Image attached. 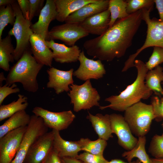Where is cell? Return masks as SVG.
Masks as SVG:
<instances>
[{
    "mask_svg": "<svg viewBox=\"0 0 163 163\" xmlns=\"http://www.w3.org/2000/svg\"><path fill=\"white\" fill-rule=\"evenodd\" d=\"M78 141L82 151L96 155H103L104 151L107 145L106 140L99 138L92 141L88 138H81Z\"/></svg>",
    "mask_w": 163,
    "mask_h": 163,
    "instance_id": "30",
    "label": "cell"
},
{
    "mask_svg": "<svg viewBox=\"0 0 163 163\" xmlns=\"http://www.w3.org/2000/svg\"><path fill=\"white\" fill-rule=\"evenodd\" d=\"M145 85L151 91L163 95L161 83L163 81V68L160 66L149 70L145 76Z\"/></svg>",
    "mask_w": 163,
    "mask_h": 163,
    "instance_id": "28",
    "label": "cell"
},
{
    "mask_svg": "<svg viewBox=\"0 0 163 163\" xmlns=\"http://www.w3.org/2000/svg\"><path fill=\"white\" fill-rule=\"evenodd\" d=\"M17 2L24 17L29 20L30 5L29 0H18Z\"/></svg>",
    "mask_w": 163,
    "mask_h": 163,
    "instance_id": "39",
    "label": "cell"
},
{
    "mask_svg": "<svg viewBox=\"0 0 163 163\" xmlns=\"http://www.w3.org/2000/svg\"><path fill=\"white\" fill-rule=\"evenodd\" d=\"M152 163H163V158H151Z\"/></svg>",
    "mask_w": 163,
    "mask_h": 163,
    "instance_id": "46",
    "label": "cell"
},
{
    "mask_svg": "<svg viewBox=\"0 0 163 163\" xmlns=\"http://www.w3.org/2000/svg\"><path fill=\"white\" fill-rule=\"evenodd\" d=\"M78 61L80 66L73 72V75L79 79L84 81L90 79H98L102 78L106 74V71L101 61L88 58L83 50L80 53Z\"/></svg>",
    "mask_w": 163,
    "mask_h": 163,
    "instance_id": "13",
    "label": "cell"
},
{
    "mask_svg": "<svg viewBox=\"0 0 163 163\" xmlns=\"http://www.w3.org/2000/svg\"><path fill=\"white\" fill-rule=\"evenodd\" d=\"M42 163H62V162L58 152L53 147Z\"/></svg>",
    "mask_w": 163,
    "mask_h": 163,
    "instance_id": "40",
    "label": "cell"
},
{
    "mask_svg": "<svg viewBox=\"0 0 163 163\" xmlns=\"http://www.w3.org/2000/svg\"><path fill=\"white\" fill-rule=\"evenodd\" d=\"M101 0H54L57 15L56 20L65 21L68 17L85 5L99 2Z\"/></svg>",
    "mask_w": 163,
    "mask_h": 163,
    "instance_id": "21",
    "label": "cell"
},
{
    "mask_svg": "<svg viewBox=\"0 0 163 163\" xmlns=\"http://www.w3.org/2000/svg\"><path fill=\"white\" fill-rule=\"evenodd\" d=\"M162 135H163V134H162Z\"/></svg>",
    "mask_w": 163,
    "mask_h": 163,
    "instance_id": "49",
    "label": "cell"
},
{
    "mask_svg": "<svg viewBox=\"0 0 163 163\" xmlns=\"http://www.w3.org/2000/svg\"><path fill=\"white\" fill-rule=\"evenodd\" d=\"M156 119L162 117L163 116V97L160 99L157 97H153L152 100V104Z\"/></svg>",
    "mask_w": 163,
    "mask_h": 163,
    "instance_id": "38",
    "label": "cell"
},
{
    "mask_svg": "<svg viewBox=\"0 0 163 163\" xmlns=\"http://www.w3.org/2000/svg\"><path fill=\"white\" fill-rule=\"evenodd\" d=\"M48 129L42 118L31 116L19 149L11 163H23L30 147L39 137L47 132Z\"/></svg>",
    "mask_w": 163,
    "mask_h": 163,
    "instance_id": "8",
    "label": "cell"
},
{
    "mask_svg": "<svg viewBox=\"0 0 163 163\" xmlns=\"http://www.w3.org/2000/svg\"><path fill=\"white\" fill-rule=\"evenodd\" d=\"M57 15L54 0H46L40 12L38 21L31 26L33 33L45 41L48 40L49 25L52 21L56 19Z\"/></svg>",
    "mask_w": 163,
    "mask_h": 163,
    "instance_id": "15",
    "label": "cell"
},
{
    "mask_svg": "<svg viewBox=\"0 0 163 163\" xmlns=\"http://www.w3.org/2000/svg\"><path fill=\"white\" fill-rule=\"evenodd\" d=\"M110 13L108 9L92 16L80 24L88 34L100 36L109 28Z\"/></svg>",
    "mask_w": 163,
    "mask_h": 163,
    "instance_id": "18",
    "label": "cell"
},
{
    "mask_svg": "<svg viewBox=\"0 0 163 163\" xmlns=\"http://www.w3.org/2000/svg\"><path fill=\"white\" fill-rule=\"evenodd\" d=\"M124 117L133 134L138 137L149 131L152 120L156 119L152 105L139 101L126 109Z\"/></svg>",
    "mask_w": 163,
    "mask_h": 163,
    "instance_id": "4",
    "label": "cell"
},
{
    "mask_svg": "<svg viewBox=\"0 0 163 163\" xmlns=\"http://www.w3.org/2000/svg\"><path fill=\"white\" fill-rule=\"evenodd\" d=\"M137 74L135 80L118 95H112L106 98L105 101L110 104L99 107L101 110L110 108L119 111H124L132 105L140 101L141 99H147L151 96L152 91L145 84L146 74L149 71L145 64L142 61L136 59L134 62Z\"/></svg>",
    "mask_w": 163,
    "mask_h": 163,
    "instance_id": "2",
    "label": "cell"
},
{
    "mask_svg": "<svg viewBox=\"0 0 163 163\" xmlns=\"http://www.w3.org/2000/svg\"><path fill=\"white\" fill-rule=\"evenodd\" d=\"M15 20V13L12 5L0 6V40L5 27L8 24L13 26Z\"/></svg>",
    "mask_w": 163,
    "mask_h": 163,
    "instance_id": "31",
    "label": "cell"
},
{
    "mask_svg": "<svg viewBox=\"0 0 163 163\" xmlns=\"http://www.w3.org/2000/svg\"><path fill=\"white\" fill-rule=\"evenodd\" d=\"M136 163H141V162L138 159L136 160Z\"/></svg>",
    "mask_w": 163,
    "mask_h": 163,
    "instance_id": "47",
    "label": "cell"
},
{
    "mask_svg": "<svg viewBox=\"0 0 163 163\" xmlns=\"http://www.w3.org/2000/svg\"><path fill=\"white\" fill-rule=\"evenodd\" d=\"M148 151L155 158H163V135H155L152 137Z\"/></svg>",
    "mask_w": 163,
    "mask_h": 163,
    "instance_id": "33",
    "label": "cell"
},
{
    "mask_svg": "<svg viewBox=\"0 0 163 163\" xmlns=\"http://www.w3.org/2000/svg\"><path fill=\"white\" fill-rule=\"evenodd\" d=\"M48 47L53 50V59L61 63L75 62L78 61L81 50L76 45L68 47L64 44L56 43L54 40L46 41Z\"/></svg>",
    "mask_w": 163,
    "mask_h": 163,
    "instance_id": "17",
    "label": "cell"
},
{
    "mask_svg": "<svg viewBox=\"0 0 163 163\" xmlns=\"http://www.w3.org/2000/svg\"><path fill=\"white\" fill-rule=\"evenodd\" d=\"M89 34L80 24L66 23L52 28L49 31L48 40H59L72 46L75 45L78 40Z\"/></svg>",
    "mask_w": 163,
    "mask_h": 163,
    "instance_id": "9",
    "label": "cell"
},
{
    "mask_svg": "<svg viewBox=\"0 0 163 163\" xmlns=\"http://www.w3.org/2000/svg\"><path fill=\"white\" fill-rule=\"evenodd\" d=\"M12 5L15 13L16 20L8 34L14 36L16 39L14 57V60L17 61L26 51L30 49L29 40L33 33L30 27L32 24L31 21L24 17L17 0Z\"/></svg>",
    "mask_w": 163,
    "mask_h": 163,
    "instance_id": "6",
    "label": "cell"
},
{
    "mask_svg": "<svg viewBox=\"0 0 163 163\" xmlns=\"http://www.w3.org/2000/svg\"><path fill=\"white\" fill-rule=\"evenodd\" d=\"M162 117L163 118V116ZM162 126H163V123L162 124Z\"/></svg>",
    "mask_w": 163,
    "mask_h": 163,
    "instance_id": "48",
    "label": "cell"
},
{
    "mask_svg": "<svg viewBox=\"0 0 163 163\" xmlns=\"http://www.w3.org/2000/svg\"><path fill=\"white\" fill-rule=\"evenodd\" d=\"M32 54L30 49L27 50L11 68L6 78V85L10 86L20 82L26 91L34 93L38 91L37 77L44 65L38 62Z\"/></svg>",
    "mask_w": 163,
    "mask_h": 163,
    "instance_id": "3",
    "label": "cell"
},
{
    "mask_svg": "<svg viewBox=\"0 0 163 163\" xmlns=\"http://www.w3.org/2000/svg\"><path fill=\"white\" fill-rule=\"evenodd\" d=\"M146 139L145 136L138 137V141L135 146L131 150L124 152L122 157L128 162L132 161L134 158H137L142 163H152L151 158L147 153L145 149Z\"/></svg>",
    "mask_w": 163,
    "mask_h": 163,
    "instance_id": "26",
    "label": "cell"
},
{
    "mask_svg": "<svg viewBox=\"0 0 163 163\" xmlns=\"http://www.w3.org/2000/svg\"><path fill=\"white\" fill-rule=\"evenodd\" d=\"M110 116L112 133L117 135L118 144L127 151L131 150L137 143L138 139L133 135L123 116L116 113Z\"/></svg>",
    "mask_w": 163,
    "mask_h": 163,
    "instance_id": "12",
    "label": "cell"
},
{
    "mask_svg": "<svg viewBox=\"0 0 163 163\" xmlns=\"http://www.w3.org/2000/svg\"><path fill=\"white\" fill-rule=\"evenodd\" d=\"M14 50L11 36L8 34L0 40V68L5 71H9V62H14Z\"/></svg>",
    "mask_w": 163,
    "mask_h": 163,
    "instance_id": "25",
    "label": "cell"
},
{
    "mask_svg": "<svg viewBox=\"0 0 163 163\" xmlns=\"http://www.w3.org/2000/svg\"><path fill=\"white\" fill-rule=\"evenodd\" d=\"M46 71L49 78V81L46 84L47 88L54 89L58 94L64 91H70L69 86L74 82L72 78L73 69L65 71L52 67Z\"/></svg>",
    "mask_w": 163,
    "mask_h": 163,
    "instance_id": "16",
    "label": "cell"
},
{
    "mask_svg": "<svg viewBox=\"0 0 163 163\" xmlns=\"http://www.w3.org/2000/svg\"><path fill=\"white\" fill-rule=\"evenodd\" d=\"M70 88L71 89L68 94L75 112L89 109L94 106H100L98 102L100 96L96 89L93 87L90 80L81 85L73 84Z\"/></svg>",
    "mask_w": 163,
    "mask_h": 163,
    "instance_id": "7",
    "label": "cell"
},
{
    "mask_svg": "<svg viewBox=\"0 0 163 163\" xmlns=\"http://www.w3.org/2000/svg\"><path fill=\"white\" fill-rule=\"evenodd\" d=\"M16 0H0V6H7L12 5Z\"/></svg>",
    "mask_w": 163,
    "mask_h": 163,
    "instance_id": "43",
    "label": "cell"
},
{
    "mask_svg": "<svg viewBox=\"0 0 163 163\" xmlns=\"http://www.w3.org/2000/svg\"><path fill=\"white\" fill-rule=\"evenodd\" d=\"M142 20L147 26L145 40L143 45L137 50L136 52L131 55L125 62L123 70L126 72L131 67H134V62L137 56L145 49L150 47L159 46L163 48V21L153 18L151 19V10L143 9Z\"/></svg>",
    "mask_w": 163,
    "mask_h": 163,
    "instance_id": "5",
    "label": "cell"
},
{
    "mask_svg": "<svg viewBox=\"0 0 163 163\" xmlns=\"http://www.w3.org/2000/svg\"><path fill=\"white\" fill-rule=\"evenodd\" d=\"M109 0H101L97 3L85 5L70 15L65 23L80 24L87 18L108 8Z\"/></svg>",
    "mask_w": 163,
    "mask_h": 163,
    "instance_id": "20",
    "label": "cell"
},
{
    "mask_svg": "<svg viewBox=\"0 0 163 163\" xmlns=\"http://www.w3.org/2000/svg\"><path fill=\"white\" fill-rule=\"evenodd\" d=\"M86 118L91 123L98 138L107 141L113 137L110 115L98 113L94 115L88 112Z\"/></svg>",
    "mask_w": 163,
    "mask_h": 163,
    "instance_id": "23",
    "label": "cell"
},
{
    "mask_svg": "<svg viewBox=\"0 0 163 163\" xmlns=\"http://www.w3.org/2000/svg\"><path fill=\"white\" fill-rule=\"evenodd\" d=\"M142 20V9L118 19L103 34L85 42L87 54L101 61L110 62L125 54Z\"/></svg>",
    "mask_w": 163,
    "mask_h": 163,
    "instance_id": "1",
    "label": "cell"
},
{
    "mask_svg": "<svg viewBox=\"0 0 163 163\" xmlns=\"http://www.w3.org/2000/svg\"><path fill=\"white\" fill-rule=\"evenodd\" d=\"M159 15V20L163 21V0H154Z\"/></svg>",
    "mask_w": 163,
    "mask_h": 163,
    "instance_id": "41",
    "label": "cell"
},
{
    "mask_svg": "<svg viewBox=\"0 0 163 163\" xmlns=\"http://www.w3.org/2000/svg\"><path fill=\"white\" fill-rule=\"evenodd\" d=\"M27 126L11 131L0 138V163H11L20 145Z\"/></svg>",
    "mask_w": 163,
    "mask_h": 163,
    "instance_id": "11",
    "label": "cell"
},
{
    "mask_svg": "<svg viewBox=\"0 0 163 163\" xmlns=\"http://www.w3.org/2000/svg\"><path fill=\"white\" fill-rule=\"evenodd\" d=\"M163 63V48L159 46L153 47V52L148 61L145 63L149 70L153 69Z\"/></svg>",
    "mask_w": 163,
    "mask_h": 163,
    "instance_id": "34",
    "label": "cell"
},
{
    "mask_svg": "<svg viewBox=\"0 0 163 163\" xmlns=\"http://www.w3.org/2000/svg\"><path fill=\"white\" fill-rule=\"evenodd\" d=\"M17 87V85L15 83L13 84L11 86L5 84L0 86V105H2L5 99L8 95L20 92L19 88Z\"/></svg>",
    "mask_w": 163,
    "mask_h": 163,
    "instance_id": "37",
    "label": "cell"
},
{
    "mask_svg": "<svg viewBox=\"0 0 163 163\" xmlns=\"http://www.w3.org/2000/svg\"><path fill=\"white\" fill-rule=\"evenodd\" d=\"M107 163H136V161H134L130 162H126L120 159H115L108 161Z\"/></svg>",
    "mask_w": 163,
    "mask_h": 163,
    "instance_id": "44",
    "label": "cell"
},
{
    "mask_svg": "<svg viewBox=\"0 0 163 163\" xmlns=\"http://www.w3.org/2000/svg\"><path fill=\"white\" fill-rule=\"evenodd\" d=\"M76 158L83 163H107L108 161L103 155L93 154L86 152L78 155Z\"/></svg>",
    "mask_w": 163,
    "mask_h": 163,
    "instance_id": "35",
    "label": "cell"
},
{
    "mask_svg": "<svg viewBox=\"0 0 163 163\" xmlns=\"http://www.w3.org/2000/svg\"><path fill=\"white\" fill-rule=\"evenodd\" d=\"M18 98L6 105L0 106V121L10 117L16 113L25 110L28 106L27 97L23 95L19 94Z\"/></svg>",
    "mask_w": 163,
    "mask_h": 163,
    "instance_id": "27",
    "label": "cell"
},
{
    "mask_svg": "<svg viewBox=\"0 0 163 163\" xmlns=\"http://www.w3.org/2000/svg\"><path fill=\"white\" fill-rule=\"evenodd\" d=\"M30 5L29 20H32L34 17L39 16L43 8L44 0H29Z\"/></svg>",
    "mask_w": 163,
    "mask_h": 163,
    "instance_id": "36",
    "label": "cell"
},
{
    "mask_svg": "<svg viewBox=\"0 0 163 163\" xmlns=\"http://www.w3.org/2000/svg\"><path fill=\"white\" fill-rule=\"evenodd\" d=\"M29 42L31 51L37 61L44 66L52 67L53 54L46 41L33 33L30 36Z\"/></svg>",
    "mask_w": 163,
    "mask_h": 163,
    "instance_id": "19",
    "label": "cell"
},
{
    "mask_svg": "<svg viewBox=\"0 0 163 163\" xmlns=\"http://www.w3.org/2000/svg\"><path fill=\"white\" fill-rule=\"evenodd\" d=\"M53 146L52 131L39 137L28 150L23 163H42Z\"/></svg>",
    "mask_w": 163,
    "mask_h": 163,
    "instance_id": "14",
    "label": "cell"
},
{
    "mask_svg": "<svg viewBox=\"0 0 163 163\" xmlns=\"http://www.w3.org/2000/svg\"><path fill=\"white\" fill-rule=\"evenodd\" d=\"M62 163H83L76 158L65 157L61 158Z\"/></svg>",
    "mask_w": 163,
    "mask_h": 163,
    "instance_id": "42",
    "label": "cell"
},
{
    "mask_svg": "<svg viewBox=\"0 0 163 163\" xmlns=\"http://www.w3.org/2000/svg\"><path fill=\"white\" fill-rule=\"evenodd\" d=\"M6 80V78L5 77L4 73L3 72H2L0 73V86H2V82Z\"/></svg>",
    "mask_w": 163,
    "mask_h": 163,
    "instance_id": "45",
    "label": "cell"
},
{
    "mask_svg": "<svg viewBox=\"0 0 163 163\" xmlns=\"http://www.w3.org/2000/svg\"><path fill=\"white\" fill-rule=\"evenodd\" d=\"M127 2L123 0H110L108 9L110 13L109 28L111 27L117 19L126 18L129 14L127 12Z\"/></svg>",
    "mask_w": 163,
    "mask_h": 163,
    "instance_id": "29",
    "label": "cell"
},
{
    "mask_svg": "<svg viewBox=\"0 0 163 163\" xmlns=\"http://www.w3.org/2000/svg\"><path fill=\"white\" fill-rule=\"evenodd\" d=\"M32 112L34 115L42 118L48 128L59 131L67 128L75 118L71 110L55 112L36 107Z\"/></svg>",
    "mask_w": 163,
    "mask_h": 163,
    "instance_id": "10",
    "label": "cell"
},
{
    "mask_svg": "<svg viewBox=\"0 0 163 163\" xmlns=\"http://www.w3.org/2000/svg\"><path fill=\"white\" fill-rule=\"evenodd\" d=\"M127 2V12L129 14L145 8L152 10L154 0H128Z\"/></svg>",
    "mask_w": 163,
    "mask_h": 163,
    "instance_id": "32",
    "label": "cell"
},
{
    "mask_svg": "<svg viewBox=\"0 0 163 163\" xmlns=\"http://www.w3.org/2000/svg\"><path fill=\"white\" fill-rule=\"evenodd\" d=\"M53 134V148L56 150L60 158L69 157L74 158L78 155L82 150L78 141H68L60 136L59 131L52 129Z\"/></svg>",
    "mask_w": 163,
    "mask_h": 163,
    "instance_id": "22",
    "label": "cell"
},
{
    "mask_svg": "<svg viewBox=\"0 0 163 163\" xmlns=\"http://www.w3.org/2000/svg\"><path fill=\"white\" fill-rule=\"evenodd\" d=\"M31 116L25 110L15 113L0 126V138L8 132L20 127L27 126L30 120Z\"/></svg>",
    "mask_w": 163,
    "mask_h": 163,
    "instance_id": "24",
    "label": "cell"
}]
</instances>
